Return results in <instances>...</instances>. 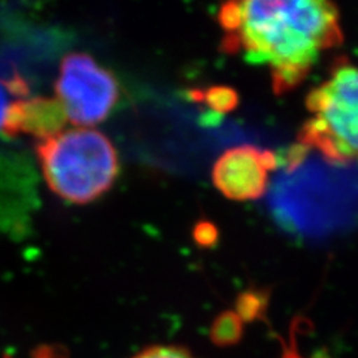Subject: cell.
<instances>
[{"label":"cell","instance_id":"7","mask_svg":"<svg viewBox=\"0 0 358 358\" xmlns=\"http://www.w3.org/2000/svg\"><path fill=\"white\" fill-rule=\"evenodd\" d=\"M192 96L217 112H229L238 105V94L229 87H210L206 92H192Z\"/></svg>","mask_w":358,"mask_h":358},{"label":"cell","instance_id":"4","mask_svg":"<svg viewBox=\"0 0 358 358\" xmlns=\"http://www.w3.org/2000/svg\"><path fill=\"white\" fill-rule=\"evenodd\" d=\"M55 93L67 120L83 129L106 120L120 99L115 76L83 52L63 59Z\"/></svg>","mask_w":358,"mask_h":358},{"label":"cell","instance_id":"5","mask_svg":"<svg viewBox=\"0 0 358 358\" xmlns=\"http://www.w3.org/2000/svg\"><path fill=\"white\" fill-rule=\"evenodd\" d=\"M275 166L273 152L254 145H241L220 157L212 169V179L218 192L230 200H257L266 193L268 173Z\"/></svg>","mask_w":358,"mask_h":358},{"label":"cell","instance_id":"8","mask_svg":"<svg viewBox=\"0 0 358 358\" xmlns=\"http://www.w3.org/2000/svg\"><path fill=\"white\" fill-rule=\"evenodd\" d=\"M242 321L238 313L224 312L217 318L212 327V338L220 345L234 343L242 333Z\"/></svg>","mask_w":358,"mask_h":358},{"label":"cell","instance_id":"1","mask_svg":"<svg viewBox=\"0 0 358 358\" xmlns=\"http://www.w3.org/2000/svg\"><path fill=\"white\" fill-rule=\"evenodd\" d=\"M218 21L226 33L222 48L266 64L276 94L303 83L343 41L339 10L326 0L230 2L220 8Z\"/></svg>","mask_w":358,"mask_h":358},{"label":"cell","instance_id":"6","mask_svg":"<svg viewBox=\"0 0 358 358\" xmlns=\"http://www.w3.org/2000/svg\"><path fill=\"white\" fill-rule=\"evenodd\" d=\"M66 120L64 108L57 99H22L8 106L0 130L8 138L29 134L41 142L62 133Z\"/></svg>","mask_w":358,"mask_h":358},{"label":"cell","instance_id":"3","mask_svg":"<svg viewBox=\"0 0 358 358\" xmlns=\"http://www.w3.org/2000/svg\"><path fill=\"white\" fill-rule=\"evenodd\" d=\"M308 117L300 148L318 151L336 164L358 163V66L336 64L306 97Z\"/></svg>","mask_w":358,"mask_h":358},{"label":"cell","instance_id":"9","mask_svg":"<svg viewBox=\"0 0 358 358\" xmlns=\"http://www.w3.org/2000/svg\"><path fill=\"white\" fill-rule=\"evenodd\" d=\"M133 358H196V357L185 348H181V346L157 345L141 351Z\"/></svg>","mask_w":358,"mask_h":358},{"label":"cell","instance_id":"10","mask_svg":"<svg viewBox=\"0 0 358 358\" xmlns=\"http://www.w3.org/2000/svg\"><path fill=\"white\" fill-rule=\"evenodd\" d=\"M194 241L199 246H212L215 245L217 239H218V230L208 221H201L199 222L196 229H194Z\"/></svg>","mask_w":358,"mask_h":358},{"label":"cell","instance_id":"2","mask_svg":"<svg viewBox=\"0 0 358 358\" xmlns=\"http://www.w3.org/2000/svg\"><path fill=\"white\" fill-rule=\"evenodd\" d=\"M38 159L54 194L85 205L105 194L118 176L112 142L93 129L66 130L38 142Z\"/></svg>","mask_w":358,"mask_h":358},{"label":"cell","instance_id":"11","mask_svg":"<svg viewBox=\"0 0 358 358\" xmlns=\"http://www.w3.org/2000/svg\"><path fill=\"white\" fill-rule=\"evenodd\" d=\"M6 84L0 83V129H2V122L5 118V114L8 110V93H6Z\"/></svg>","mask_w":358,"mask_h":358}]
</instances>
